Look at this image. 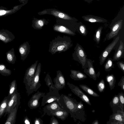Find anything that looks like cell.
I'll return each instance as SVG.
<instances>
[{
    "label": "cell",
    "mask_w": 124,
    "mask_h": 124,
    "mask_svg": "<svg viewBox=\"0 0 124 124\" xmlns=\"http://www.w3.org/2000/svg\"><path fill=\"white\" fill-rule=\"evenodd\" d=\"M73 46L69 37L58 36L50 42L48 51L52 54L65 52Z\"/></svg>",
    "instance_id": "obj_1"
},
{
    "label": "cell",
    "mask_w": 124,
    "mask_h": 124,
    "mask_svg": "<svg viewBox=\"0 0 124 124\" xmlns=\"http://www.w3.org/2000/svg\"><path fill=\"white\" fill-rule=\"evenodd\" d=\"M59 101L62 107L64 110L70 113L71 117L73 114L76 112L77 110H78L77 104L75 102L74 100L65 95H61Z\"/></svg>",
    "instance_id": "obj_2"
},
{
    "label": "cell",
    "mask_w": 124,
    "mask_h": 124,
    "mask_svg": "<svg viewBox=\"0 0 124 124\" xmlns=\"http://www.w3.org/2000/svg\"><path fill=\"white\" fill-rule=\"evenodd\" d=\"M72 54L73 59L78 62L81 64L82 69L87 68V55L83 47L78 43H77Z\"/></svg>",
    "instance_id": "obj_3"
},
{
    "label": "cell",
    "mask_w": 124,
    "mask_h": 124,
    "mask_svg": "<svg viewBox=\"0 0 124 124\" xmlns=\"http://www.w3.org/2000/svg\"><path fill=\"white\" fill-rule=\"evenodd\" d=\"M77 23V22L70 21L65 25L56 24L53 26V29L55 31L74 36L76 35L75 26Z\"/></svg>",
    "instance_id": "obj_4"
},
{
    "label": "cell",
    "mask_w": 124,
    "mask_h": 124,
    "mask_svg": "<svg viewBox=\"0 0 124 124\" xmlns=\"http://www.w3.org/2000/svg\"><path fill=\"white\" fill-rule=\"evenodd\" d=\"M41 67V63H39L37 65L35 74L31 84L29 86L27 87L28 93L29 95L36 91L41 85L39 80Z\"/></svg>",
    "instance_id": "obj_5"
},
{
    "label": "cell",
    "mask_w": 124,
    "mask_h": 124,
    "mask_svg": "<svg viewBox=\"0 0 124 124\" xmlns=\"http://www.w3.org/2000/svg\"><path fill=\"white\" fill-rule=\"evenodd\" d=\"M122 107L120 110L116 109V106L113 108V113L110 116L109 121L107 124H124V113Z\"/></svg>",
    "instance_id": "obj_6"
},
{
    "label": "cell",
    "mask_w": 124,
    "mask_h": 124,
    "mask_svg": "<svg viewBox=\"0 0 124 124\" xmlns=\"http://www.w3.org/2000/svg\"><path fill=\"white\" fill-rule=\"evenodd\" d=\"M123 22L122 19L115 20L112 21L109 27L110 31L106 35L107 40H109L113 38L117 35L122 28Z\"/></svg>",
    "instance_id": "obj_7"
},
{
    "label": "cell",
    "mask_w": 124,
    "mask_h": 124,
    "mask_svg": "<svg viewBox=\"0 0 124 124\" xmlns=\"http://www.w3.org/2000/svg\"><path fill=\"white\" fill-rule=\"evenodd\" d=\"M49 91L43 97L41 103L42 106L54 101L59 102V100L60 95L59 93V91L55 89H49Z\"/></svg>",
    "instance_id": "obj_8"
},
{
    "label": "cell",
    "mask_w": 124,
    "mask_h": 124,
    "mask_svg": "<svg viewBox=\"0 0 124 124\" xmlns=\"http://www.w3.org/2000/svg\"><path fill=\"white\" fill-rule=\"evenodd\" d=\"M119 39L118 36L114 38L113 40L102 52L99 57L100 63L102 65L105 62L110 53L116 46Z\"/></svg>",
    "instance_id": "obj_9"
},
{
    "label": "cell",
    "mask_w": 124,
    "mask_h": 124,
    "mask_svg": "<svg viewBox=\"0 0 124 124\" xmlns=\"http://www.w3.org/2000/svg\"><path fill=\"white\" fill-rule=\"evenodd\" d=\"M67 84L71 91L87 104L91 105V104L88 97L77 86L67 82Z\"/></svg>",
    "instance_id": "obj_10"
},
{
    "label": "cell",
    "mask_w": 124,
    "mask_h": 124,
    "mask_svg": "<svg viewBox=\"0 0 124 124\" xmlns=\"http://www.w3.org/2000/svg\"><path fill=\"white\" fill-rule=\"evenodd\" d=\"M56 72V76L53 80L54 83V89L59 91L65 87L66 83L64 77L61 71L58 70Z\"/></svg>",
    "instance_id": "obj_11"
},
{
    "label": "cell",
    "mask_w": 124,
    "mask_h": 124,
    "mask_svg": "<svg viewBox=\"0 0 124 124\" xmlns=\"http://www.w3.org/2000/svg\"><path fill=\"white\" fill-rule=\"evenodd\" d=\"M45 94V93L38 91L32 95L28 103V106L30 109H35L39 107L40 105L39 100L41 98L44 97Z\"/></svg>",
    "instance_id": "obj_12"
},
{
    "label": "cell",
    "mask_w": 124,
    "mask_h": 124,
    "mask_svg": "<svg viewBox=\"0 0 124 124\" xmlns=\"http://www.w3.org/2000/svg\"><path fill=\"white\" fill-rule=\"evenodd\" d=\"M64 110L61 106L59 102L57 101H54L48 104L43 108L44 115L45 114L50 116L53 112L59 110Z\"/></svg>",
    "instance_id": "obj_13"
},
{
    "label": "cell",
    "mask_w": 124,
    "mask_h": 124,
    "mask_svg": "<svg viewBox=\"0 0 124 124\" xmlns=\"http://www.w3.org/2000/svg\"><path fill=\"white\" fill-rule=\"evenodd\" d=\"M38 61H36L35 62L32 64L26 71L25 76V82L28 87L29 86L35 74Z\"/></svg>",
    "instance_id": "obj_14"
},
{
    "label": "cell",
    "mask_w": 124,
    "mask_h": 124,
    "mask_svg": "<svg viewBox=\"0 0 124 124\" xmlns=\"http://www.w3.org/2000/svg\"><path fill=\"white\" fill-rule=\"evenodd\" d=\"M87 67L84 69L83 71L90 78L94 80H96L97 77L93 65L94 61L90 59H87Z\"/></svg>",
    "instance_id": "obj_15"
},
{
    "label": "cell",
    "mask_w": 124,
    "mask_h": 124,
    "mask_svg": "<svg viewBox=\"0 0 124 124\" xmlns=\"http://www.w3.org/2000/svg\"><path fill=\"white\" fill-rule=\"evenodd\" d=\"M15 37L12 32L7 30H0V40L7 44L10 42L15 39Z\"/></svg>",
    "instance_id": "obj_16"
},
{
    "label": "cell",
    "mask_w": 124,
    "mask_h": 124,
    "mask_svg": "<svg viewBox=\"0 0 124 124\" xmlns=\"http://www.w3.org/2000/svg\"><path fill=\"white\" fill-rule=\"evenodd\" d=\"M28 42L26 41L21 44L18 48L21 60H24L27 58L30 52V47Z\"/></svg>",
    "instance_id": "obj_17"
},
{
    "label": "cell",
    "mask_w": 124,
    "mask_h": 124,
    "mask_svg": "<svg viewBox=\"0 0 124 124\" xmlns=\"http://www.w3.org/2000/svg\"><path fill=\"white\" fill-rule=\"evenodd\" d=\"M24 4L14 6L13 8L8 9L6 7L0 6V17L5 16L16 12Z\"/></svg>",
    "instance_id": "obj_18"
},
{
    "label": "cell",
    "mask_w": 124,
    "mask_h": 124,
    "mask_svg": "<svg viewBox=\"0 0 124 124\" xmlns=\"http://www.w3.org/2000/svg\"><path fill=\"white\" fill-rule=\"evenodd\" d=\"M124 46L123 41L121 40L119 44L115 51L112 59L113 61H118L124 56Z\"/></svg>",
    "instance_id": "obj_19"
},
{
    "label": "cell",
    "mask_w": 124,
    "mask_h": 124,
    "mask_svg": "<svg viewBox=\"0 0 124 124\" xmlns=\"http://www.w3.org/2000/svg\"><path fill=\"white\" fill-rule=\"evenodd\" d=\"M82 18L85 21L91 23H104L107 22V20L103 18L91 15L85 16Z\"/></svg>",
    "instance_id": "obj_20"
},
{
    "label": "cell",
    "mask_w": 124,
    "mask_h": 124,
    "mask_svg": "<svg viewBox=\"0 0 124 124\" xmlns=\"http://www.w3.org/2000/svg\"><path fill=\"white\" fill-rule=\"evenodd\" d=\"M70 76L71 78L75 80H81L87 78L86 75L81 72L75 70H70Z\"/></svg>",
    "instance_id": "obj_21"
},
{
    "label": "cell",
    "mask_w": 124,
    "mask_h": 124,
    "mask_svg": "<svg viewBox=\"0 0 124 124\" xmlns=\"http://www.w3.org/2000/svg\"><path fill=\"white\" fill-rule=\"evenodd\" d=\"M69 113L65 110H59L52 113L50 116H55L58 119L63 121L68 116Z\"/></svg>",
    "instance_id": "obj_22"
},
{
    "label": "cell",
    "mask_w": 124,
    "mask_h": 124,
    "mask_svg": "<svg viewBox=\"0 0 124 124\" xmlns=\"http://www.w3.org/2000/svg\"><path fill=\"white\" fill-rule=\"evenodd\" d=\"M6 58L7 61L10 63L14 64L16 61L14 49L12 48L6 53Z\"/></svg>",
    "instance_id": "obj_23"
},
{
    "label": "cell",
    "mask_w": 124,
    "mask_h": 124,
    "mask_svg": "<svg viewBox=\"0 0 124 124\" xmlns=\"http://www.w3.org/2000/svg\"><path fill=\"white\" fill-rule=\"evenodd\" d=\"M76 31L83 36H86L88 33L86 26L81 22L77 23L76 25Z\"/></svg>",
    "instance_id": "obj_24"
},
{
    "label": "cell",
    "mask_w": 124,
    "mask_h": 124,
    "mask_svg": "<svg viewBox=\"0 0 124 124\" xmlns=\"http://www.w3.org/2000/svg\"><path fill=\"white\" fill-rule=\"evenodd\" d=\"M106 80L108 83L110 89H114L116 82L114 76L112 74L108 75L106 77Z\"/></svg>",
    "instance_id": "obj_25"
},
{
    "label": "cell",
    "mask_w": 124,
    "mask_h": 124,
    "mask_svg": "<svg viewBox=\"0 0 124 124\" xmlns=\"http://www.w3.org/2000/svg\"><path fill=\"white\" fill-rule=\"evenodd\" d=\"M79 86L81 88L89 95L95 97H99V95L97 93L87 85H80Z\"/></svg>",
    "instance_id": "obj_26"
},
{
    "label": "cell",
    "mask_w": 124,
    "mask_h": 124,
    "mask_svg": "<svg viewBox=\"0 0 124 124\" xmlns=\"http://www.w3.org/2000/svg\"><path fill=\"white\" fill-rule=\"evenodd\" d=\"M47 23L43 20H37L33 22L32 26L35 29L39 30L42 29L43 27Z\"/></svg>",
    "instance_id": "obj_27"
},
{
    "label": "cell",
    "mask_w": 124,
    "mask_h": 124,
    "mask_svg": "<svg viewBox=\"0 0 124 124\" xmlns=\"http://www.w3.org/2000/svg\"><path fill=\"white\" fill-rule=\"evenodd\" d=\"M114 64L113 63L112 59L110 58H108L104 65L105 70L107 71H108L113 68H114Z\"/></svg>",
    "instance_id": "obj_28"
},
{
    "label": "cell",
    "mask_w": 124,
    "mask_h": 124,
    "mask_svg": "<svg viewBox=\"0 0 124 124\" xmlns=\"http://www.w3.org/2000/svg\"><path fill=\"white\" fill-rule=\"evenodd\" d=\"M103 28L102 26L100 27L96 30L94 35L93 39L97 44H99L100 43Z\"/></svg>",
    "instance_id": "obj_29"
},
{
    "label": "cell",
    "mask_w": 124,
    "mask_h": 124,
    "mask_svg": "<svg viewBox=\"0 0 124 124\" xmlns=\"http://www.w3.org/2000/svg\"><path fill=\"white\" fill-rule=\"evenodd\" d=\"M44 80L46 82V85L49 88V89H54V84L51 78L48 74H47Z\"/></svg>",
    "instance_id": "obj_30"
},
{
    "label": "cell",
    "mask_w": 124,
    "mask_h": 124,
    "mask_svg": "<svg viewBox=\"0 0 124 124\" xmlns=\"http://www.w3.org/2000/svg\"><path fill=\"white\" fill-rule=\"evenodd\" d=\"M120 104L119 99L117 95H115L112 99L110 102L111 107L113 108L114 107L119 105Z\"/></svg>",
    "instance_id": "obj_31"
},
{
    "label": "cell",
    "mask_w": 124,
    "mask_h": 124,
    "mask_svg": "<svg viewBox=\"0 0 124 124\" xmlns=\"http://www.w3.org/2000/svg\"><path fill=\"white\" fill-rule=\"evenodd\" d=\"M98 91L100 93L103 92L105 88V82L103 79H101L97 85Z\"/></svg>",
    "instance_id": "obj_32"
},
{
    "label": "cell",
    "mask_w": 124,
    "mask_h": 124,
    "mask_svg": "<svg viewBox=\"0 0 124 124\" xmlns=\"http://www.w3.org/2000/svg\"><path fill=\"white\" fill-rule=\"evenodd\" d=\"M117 95L118 97L119 100V105L123 108L124 103V94L121 92L119 93Z\"/></svg>",
    "instance_id": "obj_33"
},
{
    "label": "cell",
    "mask_w": 124,
    "mask_h": 124,
    "mask_svg": "<svg viewBox=\"0 0 124 124\" xmlns=\"http://www.w3.org/2000/svg\"><path fill=\"white\" fill-rule=\"evenodd\" d=\"M9 70L7 69L6 65L3 63H0V71L1 72H9Z\"/></svg>",
    "instance_id": "obj_34"
},
{
    "label": "cell",
    "mask_w": 124,
    "mask_h": 124,
    "mask_svg": "<svg viewBox=\"0 0 124 124\" xmlns=\"http://www.w3.org/2000/svg\"><path fill=\"white\" fill-rule=\"evenodd\" d=\"M118 85L120 86L121 89L124 91V76L122 77L120 81L118 83Z\"/></svg>",
    "instance_id": "obj_35"
},
{
    "label": "cell",
    "mask_w": 124,
    "mask_h": 124,
    "mask_svg": "<svg viewBox=\"0 0 124 124\" xmlns=\"http://www.w3.org/2000/svg\"><path fill=\"white\" fill-rule=\"evenodd\" d=\"M116 63L119 68L124 72V62L122 61H118Z\"/></svg>",
    "instance_id": "obj_36"
},
{
    "label": "cell",
    "mask_w": 124,
    "mask_h": 124,
    "mask_svg": "<svg viewBox=\"0 0 124 124\" xmlns=\"http://www.w3.org/2000/svg\"><path fill=\"white\" fill-rule=\"evenodd\" d=\"M49 124H59V123L57 120L54 117V116H52Z\"/></svg>",
    "instance_id": "obj_37"
},
{
    "label": "cell",
    "mask_w": 124,
    "mask_h": 124,
    "mask_svg": "<svg viewBox=\"0 0 124 124\" xmlns=\"http://www.w3.org/2000/svg\"><path fill=\"white\" fill-rule=\"evenodd\" d=\"M34 124H43V121L40 118H35Z\"/></svg>",
    "instance_id": "obj_38"
},
{
    "label": "cell",
    "mask_w": 124,
    "mask_h": 124,
    "mask_svg": "<svg viewBox=\"0 0 124 124\" xmlns=\"http://www.w3.org/2000/svg\"><path fill=\"white\" fill-rule=\"evenodd\" d=\"M24 123L26 124H31V123L30 120L28 119L27 117H26L24 120Z\"/></svg>",
    "instance_id": "obj_39"
},
{
    "label": "cell",
    "mask_w": 124,
    "mask_h": 124,
    "mask_svg": "<svg viewBox=\"0 0 124 124\" xmlns=\"http://www.w3.org/2000/svg\"><path fill=\"white\" fill-rule=\"evenodd\" d=\"M81 103H79L77 104V107L78 109H81L83 107V105Z\"/></svg>",
    "instance_id": "obj_40"
},
{
    "label": "cell",
    "mask_w": 124,
    "mask_h": 124,
    "mask_svg": "<svg viewBox=\"0 0 124 124\" xmlns=\"http://www.w3.org/2000/svg\"><path fill=\"white\" fill-rule=\"evenodd\" d=\"M7 106V104L6 103H3L1 105V107L2 108H5Z\"/></svg>",
    "instance_id": "obj_41"
},
{
    "label": "cell",
    "mask_w": 124,
    "mask_h": 124,
    "mask_svg": "<svg viewBox=\"0 0 124 124\" xmlns=\"http://www.w3.org/2000/svg\"><path fill=\"white\" fill-rule=\"evenodd\" d=\"M14 102V100L13 99L11 100L9 102V104L8 105L9 106H12V105L13 104V103Z\"/></svg>",
    "instance_id": "obj_42"
},
{
    "label": "cell",
    "mask_w": 124,
    "mask_h": 124,
    "mask_svg": "<svg viewBox=\"0 0 124 124\" xmlns=\"http://www.w3.org/2000/svg\"><path fill=\"white\" fill-rule=\"evenodd\" d=\"M99 123L97 120H95L93 122L92 124H99Z\"/></svg>",
    "instance_id": "obj_43"
},
{
    "label": "cell",
    "mask_w": 124,
    "mask_h": 124,
    "mask_svg": "<svg viewBox=\"0 0 124 124\" xmlns=\"http://www.w3.org/2000/svg\"><path fill=\"white\" fill-rule=\"evenodd\" d=\"M15 89V88L14 87H13L10 89V94L12 93L13 92Z\"/></svg>",
    "instance_id": "obj_44"
},
{
    "label": "cell",
    "mask_w": 124,
    "mask_h": 124,
    "mask_svg": "<svg viewBox=\"0 0 124 124\" xmlns=\"http://www.w3.org/2000/svg\"><path fill=\"white\" fill-rule=\"evenodd\" d=\"M85 1L87 2L88 3H90L91 2L93 1L94 0H84Z\"/></svg>",
    "instance_id": "obj_45"
},
{
    "label": "cell",
    "mask_w": 124,
    "mask_h": 124,
    "mask_svg": "<svg viewBox=\"0 0 124 124\" xmlns=\"http://www.w3.org/2000/svg\"><path fill=\"white\" fill-rule=\"evenodd\" d=\"M21 3H23V4H25V1L26 0H18Z\"/></svg>",
    "instance_id": "obj_46"
},
{
    "label": "cell",
    "mask_w": 124,
    "mask_h": 124,
    "mask_svg": "<svg viewBox=\"0 0 124 124\" xmlns=\"http://www.w3.org/2000/svg\"><path fill=\"white\" fill-rule=\"evenodd\" d=\"M5 124H10L11 123L9 122H7L5 123Z\"/></svg>",
    "instance_id": "obj_47"
}]
</instances>
